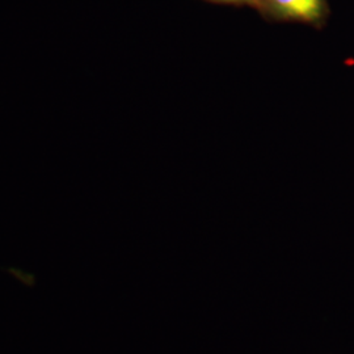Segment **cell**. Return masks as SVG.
Listing matches in <instances>:
<instances>
[{"instance_id":"cell-1","label":"cell","mask_w":354,"mask_h":354,"mask_svg":"<svg viewBox=\"0 0 354 354\" xmlns=\"http://www.w3.org/2000/svg\"><path fill=\"white\" fill-rule=\"evenodd\" d=\"M276 12L294 20L315 21L323 13V0H270Z\"/></svg>"},{"instance_id":"cell-2","label":"cell","mask_w":354,"mask_h":354,"mask_svg":"<svg viewBox=\"0 0 354 354\" xmlns=\"http://www.w3.org/2000/svg\"><path fill=\"white\" fill-rule=\"evenodd\" d=\"M216 1H226V3H236V1H241V0H216Z\"/></svg>"}]
</instances>
